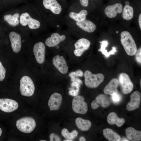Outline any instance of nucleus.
Masks as SVG:
<instances>
[{
	"label": "nucleus",
	"mask_w": 141,
	"mask_h": 141,
	"mask_svg": "<svg viewBox=\"0 0 141 141\" xmlns=\"http://www.w3.org/2000/svg\"><path fill=\"white\" fill-rule=\"evenodd\" d=\"M120 41L124 49L129 56L135 55L137 50L136 43L130 33L126 31H124L120 34Z\"/></svg>",
	"instance_id": "f257e3e1"
},
{
	"label": "nucleus",
	"mask_w": 141,
	"mask_h": 141,
	"mask_svg": "<svg viewBox=\"0 0 141 141\" xmlns=\"http://www.w3.org/2000/svg\"><path fill=\"white\" fill-rule=\"evenodd\" d=\"M85 84L87 87L95 88L97 87L103 81L104 77L101 73L93 74L89 70L85 71L84 74Z\"/></svg>",
	"instance_id": "f03ea898"
},
{
	"label": "nucleus",
	"mask_w": 141,
	"mask_h": 141,
	"mask_svg": "<svg viewBox=\"0 0 141 141\" xmlns=\"http://www.w3.org/2000/svg\"><path fill=\"white\" fill-rule=\"evenodd\" d=\"M20 91L21 95L30 97L32 96L35 91V86L32 79L27 76H23L20 81Z\"/></svg>",
	"instance_id": "7ed1b4c3"
},
{
	"label": "nucleus",
	"mask_w": 141,
	"mask_h": 141,
	"mask_svg": "<svg viewBox=\"0 0 141 141\" xmlns=\"http://www.w3.org/2000/svg\"><path fill=\"white\" fill-rule=\"evenodd\" d=\"M16 126L20 131L27 133L32 132L36 126L35 120L31 117H25L18 120L16 122Z\"/></svg>",
	"instance_id": "20e7f679"
},
{
	"label": "nucleus",
	"mask_w": 141,
	"mask_h": 141,
	"mask_svg": "<svg viewBox=\"0 0 141 141\" xmlns=\"http://www.w3.org/2000/svg\"><path fill=\"white\" fill-rule=\"evenodd\" d=\"M84 97L82 96H75L72 101V107L73 111L76 113L84 114L88 110L87 103L84 101Z\"/></svg>",
	"instance_id": "39448f33"
},
{
	"label": "nucleus",
	"mask_w": 141,
	"mask_h": 141,
	"mask_svg": "<svg viewBox=\"0 0 141 141\" xmlns=\"http://www.w3.org/2000/svg\"><path fill=\"white\" fill-rule=\"evenodd\" d=\"M118 80L124 94H128L132 91L133 85L127 74L124 73H121L119 75Z\"/></svg>",
	"instance_id": "423d86ee"
},
{
	"label": "nucleus",
	"mask_w": 141,
	"mask_h": 141,
	"mask_svg": "<svg viewBox=\"0 0 141 141\" xmlns=\"http://www.w3.org/2000/svg\"><path fill=\"white\" fill-rule=\"evenodd\" d=\"M20 23L23 26L28 25L31 29H36L39 27L40 23L38 20L31 17L27 12L22 14L20 16Z\"/></svg>",
	"instance_id": "0eeeda50"
},
{
	"label": "nucleus",
	"mask_w": 141,
	"mask_h": 141,
	"mask_svg": "<svg viewBox=\"0 0 141 141\" xmlns=\"http://www.w3.org/2000/svg\"><path fill=\"white\" fill-rule=\"evenodd\" d=\"M18 107L17 103L9 98L0 99V109L6 112L10 113L16 110Z\"/></svg>",
	"instance_id": "6e6552de"
},
{
	"label": "nucleus",
	"mask_w": 141,
	"mask_h": 141,
	"mask_svg": "<svg viewBox=\"0 0 141 141\" xmlns=\"http://www.w3.org/2000/svg\"><path fill=\"white\" fill-rule=\"evenodd\" d=\"M90 44V41L86 39L81 38L79 39L74 44V54L78 57L81 56L85 51L89 48Z\"/></svg>",
	"instance_id": "1a4fd4ad"
},
{
	"label": "nucleus",
	"mask_w": 141,
	"mask_h": 141,
	"mask_svg": "<svg viewBox=\"0 0 141 141\" xmlns=\"http://www.w3.org/2000/svg\"><path fill=\"white\" fill-rule=\"evenodd\" d=\"M45 47L41 42L35 44L33 47L34 54L37 62L39 64L43 63L45 60Z\"/></svg>",
	"instance_id": "9d476101"
},
{
	"label": "nucleus",
	"mask_w": 141,
	"mask_h": 141,
	"mask_svg": "<svg viewBox=\"0 0 141 141\" xmlns=\"http://www.w3.org/2000/svg\"><path fill=\"white\" fill-rule=\"evenodd\" d=\"M141 101V94L138 91L133 92L130 96V101L126 106L128 111H132L139 108Z\"/></svg>",
	"instance_id": "9b49d317"
},
{
	"label": "nucleus",
	"mask_w": 141,
	"mask_h": 141,
	"mask_svg": "<svg viewBox=\"0 0 141 141\" xmlns=\"http://www.w3.org/2000/svg\"><path fill=\"white\" fill-rule=\"evenodd\" d=\"M110 103L108 97L103 94L98 95L95 99L91 103V106L92 109H95L100 106L106 108L109 106Z\"/></svg>",
	"instance_id": "f8f14e48"
},
{
	"label": "nucleus",
	"mask_w": 141,
	"mask_h": 141,
	"mask_svg": "<svg viewBox=\"0 0 141 141\" xmlns=\"http://www.w3.org/2000/svg\"><path fill=\"white\" fill-rule=\"evenodd\" d=\"M54 66L62 74L66 73L68 70L66 62L62 56L57 55L55 56L52 60Z\"/></svg>",
	"instance_id": "ddd939ff"
},
{
	"label": "nucleus",
	"mask_w": 141,
	"mask_h": 141,
	"mask_svg": "<svg viewBox=\"0 0 141 141\" xmlns=\"http://www.w3.org/2000/svg\"><path fill=\"white\" fill-rule=\"evenodd\" d=\"M62 101L61 95L58 93L55 92L50 96L48 102V105L51 111L58 110L61 105Z\"/></svg>",
	"instance_id": "4468645a"
},
{
	"label": "nucleus",
	"mask_w": 141,
	"mask_h": 141,
	"mask_svg": "<svg viewBox=\"0 0 141 141\" xmlns=\"http://www.w3.org/2000/svg\"><path fill=\"white\" fill-rule=\"evenodd\" d=\"M11 46L14 52H19L21 48V41L20 35L17 33L12 31L9 34Z\"/></svg>",
	"instance_id": "2eb2a0df"
},
{
	"label": "nucleus",
	"mask_w": 141,
	"mask_h": 141,
	"mask_svg": "<svg viewBox=\"0 0 141 141\" xmlns=\"http://www.w3.org/2000/svg\"><path fill=\"white\" fill-rule=\"evenodd\" d=\"M122 10V5L119 3H116L107 6L104 10L106 16L110 18L115 17L117 13H121Z\"/></svg>",
	"instance_id": "dca6fc26"
},
{
	"label": "nucleus",
	"mask_w": 141,
	"mask_h": 141,
	"mask_svg": "<svg viewBox=\"0 0 141 141\" xmlns=\"http://www.w3.org/2000/svg\"><path fill=\"white\" fill-rule=\"evenodd\" d=\"M43 4L46 9L55 14H59L61 12L62 7L56 0H43Z\"/></svg>",
	"instance_id": "f3484780"
},
{
	"label": "nucleus",
	"mask_w": 141,
	"mask_h": 141,
	"mask_svg": "<svg viewBox=\"0 0 141 141\" xmlns=\"http://www.w3.org/2000/svg\"><path fill=\"white\" fill-rule=\"evenodd\" d=\"M66 38V36L64 35H60L58 33H54L46 39L45 44L49 47H54L61 42L64 40Z\"/></svg>",
	"instance_id": "a211bd4d"
},
{
	"label": "nucleus",
	"mask_w": 141,
	"mask_h": 141,
	"mask_svg": "<svg viewBox=\"0 0 141 141\" xmlns=\"http://www.w3.org/2000/svg\"><path fill=\"white\" fill-rule=\"evenodd\" d=\"M118 80L116 78L112 79L104 87L103 92L105 95L112 96L118 93L117 88L119 84Z\"/></svg>",
	"instance_id": "6ab92c4d"
},
{
	"label": "nucleus",
	"mask_w": 141,
	"mask_h": 141,
	"mask_svg": "<svg viewBox=\"0 0 141 141\" xmlns=\"http://www.w3.org/2000/svg\"><path fill=\"white\" fill-rule=\"evenodd\" d=\"M76 24L80 29L89 33L93 32L96 29V26L94 24L86 19L82 21L77 22Z\"/></svg>",
	"instance_id": "aec40b11"
},
{
	"label": "nucleus",
	"mask_w": 141,
	"mask_h": 141,
	"mask_svg": "<svg viewBox=\"0 0 141 141\" xmlns=\"http://www.w3.org/2000/svg\"><path fill=\"white\" fill-rule=\"evenodd\" d=\"M127 137L130 140L139 141L141 140V132L131 127L127 128L125 130Z\"/></svg>",
	"instance_id": "412c9836"
},
{
	"label": "nucleus",
	"mask_w": 141,
	"mask_h": 141,
	"mask_svg": "<svg viewBox=\"0 0 141 141\" xmlns=\"http://www.w3.org/2000/svg\"><path fill=\"white\" fill-rule=\"evenodd\" d=\"M107 121L110 125L115 124L118 127L122 126L125 123V120L122 118H119L114 112L109 113L107 117Z\"/></svg>",
	"instance_id": "4be33fe9"
},
{
	"label": "nucleus",
	"mask_w": 141,
	"mask_h": 141,
	"mask_svg": "<svg viewBox=\"0 0 141 141\" xmlns=\"http://www.w3.org/2000/svg\"><path fill=\"white\" fill-rule=\"evenodd\" d=\"M103 133L104 137L109 141H119L121 139L120 136L110 128L104 129Z\"/></svg>",
	"instance_id": "5701e85b"
},
{
	"label": "nucleus",
	"mask_w": 141,
	"mask_h": 141,
	"mask_svg": "<svg viewBox=\"0 0 141 141\" xmlns=\"http://www.w3.org/2000/svg\"><path fill=\"white\" fill-rule=\"evenodd\" d=\"M75 121L78 128L82 131H87L91 126V124L90 121L80 117L76 118Z\"/></svg>",
	"instance_id": "b1692460"
},
{
	"label": "nucleus",
	"mask_w": 141,
	"mask_h": 141,
	"mask_svg": "<svg viewBox=\"0 0 141 141\" xmlns=\"http://www.w3.org/2000/svg\"><path fill=\"white\" fill-rule=\"evenodd\" d=\"M87 14V11L86 10L83 9L78 13L70 12L69 14V16L70 18L77 22H81L86 19Z\"/></svg>",
	"instance_id": "393cba45"
},
{
	"label": "nucleus",
	"mask_w": 141,
	"mask_h": 141,
	"mask_svg": "<svg viewBox=\"0 0 141 141\" xmlns=\"http://www.w3.org/2000/svg\"><path fill=\"white\" fill-rule=\"evenodd\" d=\"M101 43V48L99 50V51H101L103 54L105 55V57L108 58L110 55L115 54L116 52V49L115 47H113L112 49L109 52H108L105 48L108 44V42L107 40H104L100 42Z\"/></svg>",
	"instance_id": "a878e982"
},
{
	"label": "nucleus",
	"mask_w": 141,
	"mask_h": 141,
	"mask_svg": "<svg viewBox=\"0 0 141 141\" xmlns=\"http://www.w3.org/2000/svg\"><path fill=\"white\" fill-rule=\"evenodd\" d=\"M19 14L16 13L13 15L11 14L5 15L4 16V20L10 25L15 26L19 24Z\"/></svg>",
	"instance_id": "bb28decb"
},
{
	"label": "nucleus",
	"mask_w": 141,
	"mask_h": 141,
	"mask_svg": "<svg viewBox=\"0 0 141 141\" xmlns=\"http://www.w3.org/2000/svg\"><path fill=\"white\" fill-rule=\"evenodd\" d=\"M133 15L134 10L133 7L129 5H126L123 11V18L126 20H130L132 19Z\"/></svg>",
	"instance_id": "cd10ccee"
},
{
	"label": "nucleus",
	"mask_w": 141,
	"mask_h": 141,
	"mask_svg": "<svg viewBox=\"0 0 141 141\" xmlns=\"http://www.w3.org/2000/svg\"><path fill=\"white\" fill-rule=\"evenodd\" d=\"M61 134L62 136L66 139H72L77 136L78 133L76 130H73L69 133L67 129L64 128L62 130Z\"/></svg>",
	"instance_id": "c85d7f7f"
},
{
	"label": "nucleus",
	"mask_w": 141,
	"mask_h": 141,
	"mask_svg": "<svg viewBox=\"0 0 141 141\" xmlns=\"http://www.w3.org/2000/svg\"><path fill=\"white\" fill-rule=\"evenodd\" d=\"M84 74L82 71L80 69L77 70L76 72H71L69 74V76L71 78V80L72 81H74L76 77H82Z\"/></svg>",
	"instance_id": "c756f323"
},
{
	"label": "nucleus",
	"mask_w": 141,
	"mask_h": 141,
	"mask_svg": "<svg viewBox=\"0 0 141 141\" xmlns=\"http://www.w3.org/2000/svg\"><path fill=\"white\" fill-rule=\"evenodd\" d=\"M6 70L0 61V81H3L5 76Z\"/></svg>",
	"instance_id": "7c9ffc66"
},
{
	"label": "nucleus",
	"mask_w": 141,
	"mask_h": 141,
	"mask_svg": "<svg viewBox=\"0 0 141 141\" xmlns=\"http://www.w3.org/2000/svg\"><path fill=\"white\" fill-rule=\"evenodd\" d=\"M136 59L137 61L139 64L141 63V48H139L135 54Z\"/></svg>",
	"instance_id": "2f4dec72"
},
{
	"label": "nucleus",
	"mask_w": 141,
	"mask_h": 141,
	"mask_svg": "<svg viewBox=\"0 0 141 141\" xmlns=\"http://www.w3.org/2000/svg\"><path fill=\"white\" fill-rule=\"evenodd\" d=\"M49 139L50 141H61L60 138L56 134L52 133L49 136Z\"/></svg>",
	"instance_id": "473e14b6"
},
{
	"label": "nucleus",
	"mask_w": 141,
	"mask_h": 141,
	"mask_svg": "<svg viewBox=\"0 0 141 141\" xmlns=\"http://www.w3.org/2000/svg\"><path fill=\"white\" fill-rule=\"evenodd\" d=\"M111 96L113 101L115 102H119L121 99L120 96L118 93L113 94Z\"/></svg>",
	"instance_id": "72a5a7b5"
},
{
	"label": "nucleus",
	"mask_w": 141,
	"mask_h": 141,
	"mask_svg": "<svg viewBox=\"0 0 141 141\" xmlns=\"http://www.w3.org/2000/svg\"><path fill=\"white\" fill-rule=\"evenodd\" d=\"M81 5L84 7H87L89 4V0H80Z\"/></svg>",
	"instance_id": "f704fd0d"
},
{
	"label": "nucleus",
	"mask_w": 141,
	"mask_h": 141,
	"mask_svg": "<svg viewBox=\"0 0 141 141\" xmlns=\"http://www.w3.org/2000/svg\"><path fill=\"white\" fill-rule=\"evenodd\" d=\"M138 23L140 29H141V14H140L138 18Z\"/></svg>",
	"instance_id": "c9c22d12"
},
{
	"label": "nucleus",
	"mask_w": 141,
	"mask_h": 141,
	"mask_svg": "<svg viewBox=\"0 0 141 141\" xmlns=\"http://www.w3.org/2000/svg\"><path fill=\"white\" fill-rule=\"evenodd\" d=\"M79 140L80 141H86V139L84 137L81 136L80 137Z\"/></svg>",
	"instance_id": "e433bc0d"
},
{
	"label": "nucleus",
	"mask_w": 141,
	"mask_h": 141,
	"mask_svg": "<svg viewBox=\"0 0 141 141\" xmlns=\"http://www.w3.org/2000/svg\"><path fill=\"white\" fill-rule=\"evenodd\" d=\"M126 5H129V2L128 1H126L125 2Z\"/></svg>",
	"instance_id": "4c0bfd02"
},
{
	"label": "nucleus",
	"mask_w": 141,
	"mask_h": 141,
	"mask_svg": "<svg viewBox=\"0 0 141 141\" xmlns=\"http://www.w3.org/2000/svg\"><path fill=\"white\" fill-rule=\"evenodd\" d=\"M64 141H72L73 140L72 139H66L64 140Z\"/></svg>",
	"instance_id": "58836bf2"
},
{
	"label": "nucleus",
	"mask_w": 141,
	"mask_h": 141,
	"mask_svg": "<svg viewBox=\"0 0 141 141\" xmlns=\"http://www.w3.org/2000/svg\"><path fill=\"white\" fill-rule=\"evenodd\" d=\"M2 130L1 128L0 127V136H1L2 133Z\"/></svg>",
	"instance_id": "ea45409f"
},
{
	"label": "nucleus",
	"mask_w": 141,
	"mask_h": 141,
	"mask_svg": "<svg viewBox=\"0 0 141 141\" xmlns=\"http://www.w3.org/2000/svg\"><path fill=\"white\" fill-rule=\"evenodd\" d=\"M40 141H46V140H40Z\"/></svg>",
	"instance_id": "a19ab883"
},
{
	"label": "nucleus",
	"mask_w": 141,
	"mask_h": 141,
	"mask_svg": "<svg viewBox=\"0 0 141 141\" xmlns=\"http://www.w3.org/2000/svg\"><path fill=\"white\" fill-rule=\"evenodd\" d=\"M116 33H118V31H116Z\"/></svg>",
	"instance_id": "79ce46f5"
},
{
	"label": "nucleus",
	"mask_w": 141,
	"mask_h": 141,
	"mask_svg": "<svg viewBox=\"0 0 141 141\" xmlns=\"http://www.w3.org/2000/svg\"></svg>",
	"instance_id": "37998d69"
}]
</instances>
